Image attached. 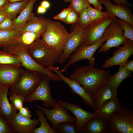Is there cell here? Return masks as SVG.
Here are the masks:
<instances>
[{"label":"cell","instance_id":"cell-1","mask_svg":"<svg viewBox=\"0 0 133 133\" xmlns=\"http://www.w3.org/2000/svg\"><path fill=\"white\" fill-rule=\"evenodd\" d=\"M89 64L79 67L69 78L77 82L90 95L92 96L101 85L107 82L110 70L96 68Z\"/></svg>","mask_w":133,"mask_h":133},{"label":"cell","instance_id":"cell-2","mask_svg":"<svg viewBox=\"0 0 133 133\" xmlns=\"http://www.w3.org/2000/svg\"><path fill=\"white\" fill-rule=\"evenodd\" d=\"M27 49L28 53L36 63L46 68L59 62L63 51L48 46L40 37L27 46Z\"/></svg>","mask_w":133,"mask_h":133},{"label":"cell","instance_id":"cell-3","mask_svg":"<svg viewBox=\"0 0 133 133\" xmlns=\"http://www.w3.org/2000/svg\"><path fill=\"white\" fill-rule=\"evenodd\" d=\"M1 50L19 57L21 61L22 66L26 70L37 72L48 76L50 80L55 81L62 80L57 74L39 65L36 63L28 53L27 46L19 42L3 47Z\"/></svg>","mask_w":133,"mask_h":133},{"label":"cell","instance_id":"cell-4","mask_svg":"<svg viewBox=\"0 0 133 133\" xmlns=\"http://www.w3.org/2000/svg\"><path fill=\"white\" fill-rule=\"evenodd\" d=\"M70 35L61 23L47 19L41 39L48 46L63 51Z\"/></svg>","mask_w":133,"mask_h":133},{"label":"cell","instance_id":"cell-5","mask_svg":"<svg viewBox=\"0 0 133 133\" xmlns=\"http://www.w3.org/2000/svg\"><path fill=\"white\" fill-rule=\"evenodd\" d=\"M43 75L37 72L22 69L20 76L17 82L10 87L8 95H21L28 97L35 90L40 83Z\"/></svg>","mask_w":133,"mask_h":133},{"label":"cell","instance_id":"cell-6","mask_svg":"<svg viewBox=\"0 0 133 133\" xmlns=\"http://www.w3.org/2000/svg\"><path fill=\"white\" fill-rule=\"evenodd\" d=\"M97 21L94 22L87 26H83L77 23L72 24L70 35L58 62L60 64L65 61L71 54L82 44L91 30Z\"/></svg>","mask_w":133,"mask_h":133},{"label":"cell","instance_id":"cell-7","mask_svg":"<svg viewBox=\"0 0 133 133\" xmlns=\"http://www.w3.org/2000/svg\"><path fill=\"white\" fill-rule=\"evenodd\" d=\"M108 121L110 133H133V111L130 108L122 106L110 116Z\"/></svg>","mask_w":133,"mask_h":133},{"label":"cell","instance_id":"cell-8","mask_svg":"<svg viewBox=\"0 0 133 133\" xmlns=\"http://www.w3.org/2000/svg\"><path fill=\"white\" fill-rule=\"evenodd\" d=\"M108 36L106 29L101 39L97 42L91 45H81L70 55L68 58V60L65 65L63 69L61 70L62 72H65L67 68L71 65L78 61L85 59H87L89 64L95 66V58L93 55L95 52L105 42Z\"/></svg>","mask_w":133,"mask_h":133},{"label":"cell","instance_id":"cell-9","mask_svg":"<svg viewBox=\"0 0 133 133\" xmlns=\"http://www.w3.org/2000/svg\"><path fill=\"white\" fill-rule=\"evenodd\" d=\"M35 105L44 113L46 119L51 124L52 128L56 131L58 125L61 123L68 122L75 123V117L70 115L68 109L58 101L52 109L45 108L37 104Z\"/></svg>","mask_w":133,"mask_h":133},{"label":"cell","instance_id":"cell-10","mask_svg":"<svg viewBox=\"0 0 133 133\" xmlns=\"http://www.w3.org/2000/svg\"><path fill=\"white\" fill-rule=\"evenodd\" d=\"M108 36L106 42L100 47L98 53L106 52L113 47H118L123 45L125 39L123 36V30L116 17L106 28Z\"/></svg>","mask_w":133,"mask_h":133},{"label":"cell","instance_id":"cell-11","mask_svg":"<svg viewBox=\"0 0 133 133\" xmlns=\"http://www.w3.org/2000/svg\"><path fill=\"white\" fill-rule=\"evenodd\" d=\"M50 80L48 76L43 75L38 85L31 94L25 98V101L32 102L35 100L42 101L46 107L53 108L57 102L51 96Z\"/></svg>","mask_w":133,"mask_h":133},{"label":"cell","instance_id":"cell-12","mask_svg":"<svg viewBox=\"0 0 133 133\" xmlns=\"http://www.w3.org/2000/svg\"><path fill=\"white\" fill-rule=\"evenodd\" d=\"M123 45L113 52L112 56L105 60L101 68L107 69L116 65L124 66L128 58L133 54V41L126 39Z\"/></svg>","mask_w":133,"mask_h":133},{"label":"cell","instance_id":"cell-13","mask_svg":"<svg viewBox=\"0 0 133 133\" xmlns=\"http://www.w3.org/2000/svg\"><path fill=\"white\" fill-rule=\"evenodd\" d=\"M58 101L75 116V124L77 133H84L88 122L92 118L97 116L94 112L92 113L84 110L79 105L60 100Z\"/></svg>","mask_w":133,"mask_h":133},{"label":"cell","instance_id":"cell-14","mask_svg":"<svg viewBox=\"0 0 133 133\" xmlns=\"http://www.w3.org/2000/svg\"><path fill=\"white\" fill-rule=\"evenodd\" d=\"M47 69L56 73L61 78L62 80L70 87L72 93L80 96L83 99L85 104L91 107L94 111L95 110L92 96L88 94L77 82L64 76L57 66H53Z\"/></svg>","mask_w":133,"mask_h":133},{"label":"cell","instance_id":"cell-15","mask_svg":"<svg viewBox=\"0 0 133 133\" xmlns=\"http://www.w3.org/2000/svg\"><path fill=\"white\" fill-rule=\"evenodd\" d=\"M39 124V119L28 118L19 112L14 115L9 123L15 133H33L34 130Z\"/></svg>","mask_w":133,"mask_h":133},{"label":"cell","instance_id":"cell-16","mask_svg":"<svg viewBox=\"0 0 133 133\" xmlns=\"http://www.w3.org/2000/svg\"><path fill=\"white\" fill-rule=\"evenodd\" d=\"M116 17L114 16L110 15L97 21L82 45H90L99 41L102 37L106 28Z\"/></svg>","mask_w":133,"mask_h":133},{"label":"cell","instance_id":"cell-17","mask_svg":"<svg viewBox=\"0 0 133 133\" xmlns=\"http://www.w3.org/2000/svg\"><path fill=\"white\" fill-rule=\"evenodd\" d=\"M105 7L106 12L119 18L123 20L133 24V15L129 6L118 5L113 4L110 0H99Z\"/></svg>","mask_w":133,"mask_h":133},{"label":"cell","instance_id":"cell-18","mask_svg":"<svg viewBox=\"0 0 133 133\" xmlns=\"http://www.w3.org/2000/svg\"><path fill=\"white\" fill-rule=\"evenodd\" d=\"M11 86L0 84V115L9 123L13 116L17 111L14 109L8 98L9 89Z\"/></svg>","mask_w":133,"mask_h":133},{"label":"cell","instance_id":"cell-19","mask_svg":"<svg viewBox=\"0 0 133 133\" xmlns=\"http://www.w3.org/2000/svg\"><path fill=\"white\" fill-rule=\"evenodd\" d=\"M22 68L11 65H0V83L4 85L15 84L21 74Z\"/></svg>","mask_w":133,"mask_h":133},{"label":"cell","instance_id":"cell-20","mask_svg":"<svg viewBox=\"0 0 133 133\" xmlns=\"http://www.w3.org/2000/svg\"><path fill=\"white\" fill-rule=\"evenodd\" d=\"M118 93L112 90L107 82L100 86L92 96L95 111L98 109L106 101L117 97Z\"/></svg>","mask_w":133,"mask_h":133},{"label":"cell","instance_id":"cell-21","mask_svg":"<svg viewBox=\"0 0 133 133\" xmlns=\"http://www.w3.org/2000/svg\"><path fill=\"white\" fill-rule=\"evenodd\" d=\"M36 0H30L29 3L17 18L13 19L11 30L21 32L28 22L34 16L32 12L34 4Z\"/></svg>","mask_w":133,"mask_h":133},{"label":"cell","instance_id":"cell-22","mask_svg":"<svg viewBox=\"0 0 133 133\" xmlns=\"http://www.w3.org/2000/svg\"><path fill=\"white\" fill-rule=\"evenodd\" d=\"M122 105L121 102L117 96L106 101L94 112L97 116L108 120L112 114L120 109Z\"/></svg>","mask_w":133,"mask_h":133},{"label":"cell","instance_id":"cell-23","mask_svg":"<svg viewBox=\"0 0 133 133\" xmlns=\"http://www.w3.org/2000/svg\"><path fill=\"white\" fill-rule=\"evenodd\" d=\"M85 133H110V124L108 120L97 116L90 119L87 123Z\"/></svg>","mask_w":133,"mask_h":133},{"label":"cell","instance_id":"cell-24","mask_svg":"<svg viewBox=\"0 0 133 133\" xmlns=\"http://www.w3.org/2000/svg\"><path fill=\"white\" fill-rule=\"evenodd\" d=\"M47 19L43 16H34L27 23L22 30L21 33L27 31L35 33L41 36L46 27Z\"/></svg>","mask_w":133,"mask_h":133},{"label":"cell","instance_id":"cell-25","mask_svg":"<svg viewBox=\"0 0 133 133\" xmlns=\"http://www.w3.org/2000/svg\"><path fill=\"white\" fill-rule=\"evenodd\" d=\"M132 76V73L123 66H119L116 72L109 76L107 83L113 91L118 93L117 89L121 83L125 79Z\"/></svg>","mask_w":133,"mask_h":133},{"label":"cell","instance_id":"cell-26","mask_svg":"<svg viewBox=\"0 0 133 133\" xmlns=\"http://www.w3.org/2000/svg\"><path fill=\"white\" fill-rule=\"evenodd\" d=\"M30 0H25L20 2H8L1 9L4 11L8 17L13 20L16 18L17 15L22 11Z\"/></svg>","mask_w":133,"mask_h":133},{"label":"cell","instance_id":"cell-27","mask_svg":"<svg viewBox=\"0 0 133 133\" xmlns=\"http://www.w3.org/2000/svg\"><path fill=\"white\" fill-rule=\"evenodd\" d=\"M22 33L14 30L0 31V48L17 42Z\"/></svg>","mask_w":133,"mask_h":133},{"label":"cell","instance_id":"cell-28","mask_svg":"<svg viewBox=\"0 0 133 133\" xmlns=\"http://www.w3.org/2000/svg\"><path fill=\"white\" fill-rule=\"evenodd\" d=\"M35 111L39 117L40 126L34 130L33 133H57L48 123L44 113L38 109H36Z\"/></svg>","mask_w":133,"mask_h":133},{"label":"cell","instance_id":"cell-29","mask_svg":"<svg viewBox=\"0 0 133 133\" xmlns=\"http://www.w3.org/2000/svg\"><path fill=\"white\" fill-rule=\"evenodd\" d=\"M11 65L22 66L20 58L17 56L0 50V65Z\"/></svg>","mask_w":133,"mask_h":133},{"label":"cell","instance_id":"cell-30","mask_svg":"<svg viewBox=\"0 0 133 133\" xmlns=\"http://www.w3.org/2000/svg\"><path fill=\"white\" fill-rule=\"evenodd\" d=\"M41 35L34 32L27 31L22 33L18 37L17 42L27 46L31 45Z\"/></svg>","mask_w":133,"mask_h":133},{"label":"cell","instance_id":"cell-31","mask_svg":"<svg viewBox=\"0 0 133 133\" xmlns=\"http://www.w3.org/2000/svg\"><path fill=\"white\" fill-rule=\"evenodd\" d=\"M118 21L123 30V35L126 39L133 41V24L120 19Z\"/></svg>","mask_w":133,"mask_h":133},{"label":"cell","instance_id":"cell-32","mask_svg":"<svg viewBox=\"0 0 133 133\" xmlns=\"http://www.w3.org/2000/svg\"><path fill=\"white\" fill-rule=\"evenodd\" d=\"M88 14L93 21H97L102 19L111 15L107 12H103L89 6L87 8Z\"/></svg>","mask_w":133,"mask_h":133},{"label":"cell","instance_id":"cell-33","mask_svg":"<svg viewBox=\"0 0 133 133\" xmlns=\"http://www.w3.org/2000/svg\"><path fill=\"white\" fill-rule=\"evenodd\" d=\"M56 132L60 133H77L75 123L68 122H62L58 124Z\"/></svg>","mask_w":133,"mask_h":133},{"label":"cell","instance_id":"cell-34","mask_svg":"<svg viewBox=\"0 0 133 133\" xmlns=\"http://www.w3.org/2000/svg\"><path fill=\"white\" fill-rule=\"evenodd\" d=\"M69 2L72 10L79 14L90 5L87 0H71Z\"/></svg>","mask_w":133,"mask_h":133},{"label":"cell","instance_id":"cell-35","mask_svg":"<svg viewBox=\"0 0 133 133\" xmlns=\"http://www.w3.org/2000/svg\"><path fill=\"white\" fill-rule=\"evenodd\" d=\"M9 98L10 100L14 109L17 111L23 107V102L25 98L21 95L14 94L11 95Z\"/></svg>","mask_w":133,"mask_h":133},{"label":"cell","instance_id":"cell-36","mask_svg":"<svg viewBox=\"0 0 133 133\" xmlns=\"http://www.w3.org/2000/svg\"><path fill=\"white\" fill-rule=\"evenodd\" d=\"M87 8L84 9L79 14V18L77 23L83 26H88L94 22L90 17L87 11Z\"/></svg>","mask_w":133,"mask_h":133},{"label":"cell","instance_id":"cell-37","mask_svg":"<svg viewBox=\"0 0 133 133\" xmlns=\"http://www.w3.org/2000/svg\"><path fill=\"white\" fill-rule=\"evenodd\" d=\"M9 123L0 115V133H14Z\"/></svg>","mask_w":133,"mask_h":133},{"label":"cell","instance_id":"cell-38","mask_svg":"<svg viewBox=\"0 0 133 133\" xmlns=\"http://www.w3.org/2000/svg\"><path fill=\"white\" fill-rule=\"evenodd\" d=\"M79 17V14L72 10L63 22L65 23L69 24H72L76 23L78 20Z\"/></svg>","mask_w":133,"mask_h":133},{"label":"cell","instance_id":"cell-39","mask_svg":"<svg viewBox=\"0 0 133 133\" xmlns=\"http://www.w3.org/2000/svg\"><path fill=\"white\" fill-rule=\"evenodd\" d=\"M72 10V8L70 5L67 8L63 9L60 13L54 16V19L61 20L63 22Z\"/></svg>","mask_w":133,"mask_h":133},{"label":"cell","instance_id":"cell-40","mask_svg":"<svg viewBox=\"0 0 133 133\" xmlns=\"http://www.w3.org/2000/svg\"><path fill=\"white\" fill-rule=\"evenodd\" d=\"M13 24V20L7 17L0 24V31L12 30L11 28Z\"/></svg>","mask_w":133,"mask_h":133},{"label":"cell","instance_id":"cell-41","mask_svg":"<svg viewBox=\"0 0 133 133\" xmlns=\"http://www.w3.org/2000/svg\"><path fill=\"white\" fill-rule=\"evenodd\" d=\"M19 113L23 116L29 118H31L32 116L28 108L26 106L23 107L18 110Z\"/></svg>","mask_w":133,"mask_h":133},{"label":"cell","instance_id":"cell-42","mask_svg":"<svg viewBox=\"0 0 133 133\" xmlns=\"http://www.w3.org/2000/svg\"><path fill=\"white\" fill-rule=\"evenodd\" d=\"M90 4H92L94 8L101 11L102 8L101 3L99 0H87Z\"/></svg>","mask_w":133,"mask_h":133},{"label":"cell","instance_id":"cell-43","mask_svg":"<svg viewBox=\"0 0 133 133\" xmlns=\"http://www.w3.org/2000/svg\"><path fill=\"white\" fill-rule=\"evenodd\" d=\"M116 5H126L129 7L132 6V5L128 0H112Z\"/></svg>","mask_w":133,"mask_h":133},{"label":"cell","instance_id":"cell-44","mask_svg":"<svg viewBox=\"0 0 133 133\" xmlns=\"http://www.w3.org/2000/svg\"><path fill=\"white\" fill-rule=\"evenodd\" d=\"M123 67L132 73L133 72V60L128 61Z\"/></svg>","mask_w":133,"mask_h":133},{"label":"cell","instance_id":"cell-45","mask_svg":"<svg viewBox=\"0 0 133 133\" xmlns=\"http://www.w3.org/2000/svg\"><path fill=\"white\" fill-rule=\"evenodd\" d=\"M47 10V9L40 5L37 8V13L38 15L43 14L46 12Z\"/></svg>","mask_w":133,"mask_h":133},{"label":"cell","instance_id":"cell-46","mask_svg":"<svg viewBox=\"0 0 133 133\" xmlns=\"http://www.w3.org/2000/svg\"><path fill=\"white\" fill-rule=\"evenodd\" d=\"M8 17L4 11L0 9V24L6 18Z\"/></svg>","mask_w":133,"mask_h":133},{"label":"cell","instance_id":"cell-47","mask_svg":"<svg viewBox=\"0 0 133 133\" xmlns=\"http://www.w3.org/2000/svg\"><path fill=\"white\" fill-rule=\"evenodd\" d=\"M46 9L49 8L50 7V4L49 1L46 0H43L41 3L40 4Z\"/></svg>","mask_w":133,"mask_h":133},{"label":"cell","instance_id":"cell-48","mask_svg":"<svg viewBox=\"0 0 133 133\" xmlns=\"http://www.w3.org/2000/svg\"><path fill=\"white\" fill-rule=\"evenodd\" d=\"M8 2V0H0V9L3 8Z\"/></svg>","mask_w":133,"mask_h":133},{"label":"cell","instance_id":"cell-49","mask_svg":"<svg viewBox=\"0 0 133 133\" xmlns=\"http://www.w3.org/2000/svg\"><path fill=\"white\" fill-rule=\"evenodd\" d=\"M25 0H8V2L9 3H13L22 1Z\"/></svg>","mask_w":133,"mask_h":133},{"label":"cell","instance_id":"cell-50","mask_svg":"<svg viewBox=\"0 0 133 133\" xmlns=\"http://www.w3.org/2000/svg\"><path fill=\"white\" fill-rule=\"evenodd\" d=\"M71 0H63L65 3H67L68 1H70Z\"/></svg>","mask_w":133,"mask_h":133},{"label":"cell","instance_id":"cell-51","mask_svg":"<svg viewBox=\"0 0 133 133\" xmlns=\"http://www.w3.org/2000/svg\"></svg>","mask_w":133,"mask_h":133}]
</instances>
